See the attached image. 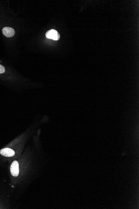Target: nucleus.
I'll return each instance as SVG.
<instances>
[{"label": "nucleus", "mask_w": 139, "mask_h": 209, "mask_svg": "<svg viewBox=\"0 0 139 209\" xmlns=\"http://www.w3.org/2000/svg\"><path fill=\"white\" fill-rule=\"evenodd\" d=\"M45 36L48 39H52L55 41L58 40L60 38V35L59 33L54 29H51L47 31Z\"/></svg>", "instance_id": "nucleus-1"}, {"label": "nucleus", "mask_w": 139, "mask_h": 209, "mask_svg": "<svg viewBox=\"0 0 139 209\" xmlns=\"http://www.w3.org/2000/svg\"><path fill=\"white\" fill-rule=\"evenodd\" d=\"M11 174L14 177L18 176L19 172V164L18 161H13L11 166Z\"/></svg>", "instance_id": "nucleus-2"}, {"label": "nucleus", "mask_w": 139, "mask_h": 209, "mask_svg": "<svg viewBox=\"0 0 139 209\" xmlns=\"http://www.w3.org/2000/svg\"><path fill=\"white\" fill-rule=\"evenodd\" d=\"M0 154L6 157H11L15 155V152L10 148H5L0 150Z\"/></svg>", "instance_id": "nucleus-3"}, {"label": "nucleus", "mask_w": 139, "mask_h": 209, "mask_svg": "<svg viewBox=\"0 0 139 209\" xmlns=\"http://www.w3.org/2000/svg\"><path fill=\"white\" fill-rule=\"evenodd\" d=\"M3 35L7 37H12L15 34V31L13 28L5 27L3 29Z\"/></svg>", "instance_id": "nucleus-4"}, {"label": "nucleus", "mask_w": 139, "mask_h": 209, "mask_svg": "<svg viewBox=\"0 0 139 209\" xmlns=\"http://www.w3.org/2000/svg\"><path fill=\"white\" fill-rule=\"evenodd\" d=\"M5 72V69L3 66L0 64V74H3Z\"/></svg>", "instance_id": "nucleus-5"}]
</instances>
